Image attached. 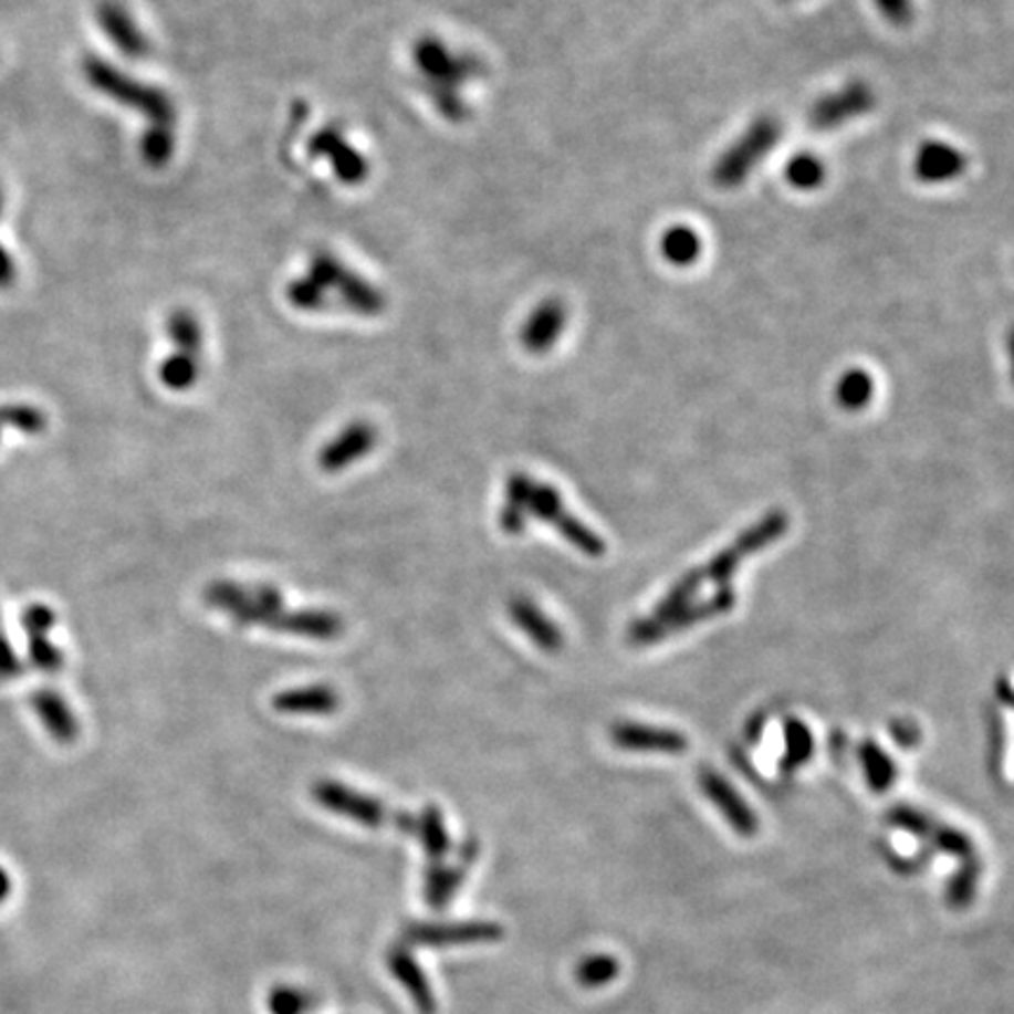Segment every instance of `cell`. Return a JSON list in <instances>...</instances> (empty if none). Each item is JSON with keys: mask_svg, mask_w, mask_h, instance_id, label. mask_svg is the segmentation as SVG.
<instances>
[{"mask_svg": "<svg viewBox=\"0 0 1014 1014\" xmlns=\"http://www.w3.org/2000/svg\"><path fill=\"white\" fill-rule=\"evenodd\" d=\"M782 139V123L775 116H759L740 137L725 148L712 167V181L719 188H738L754 169L771 156Z\"/></svg>", "mask_w": 1014, "mask_h": 1014, "instance_id": "cell-1", "label": "cell"}, {"mask_svg": "<svg viewBox=\"0 0 1014 1014\" xmlns=\"http://www.w3.org/2000/svg\"><path fill=\"white\" fill-rule=\"evenodd\" d=\"M238 627H265L273 633L309 637L315 641H334L346 633V620L341 614L324 608H303V610H263L252 604H242L231 614Z\"/></svg>", "mask_w": 1014, "mask_h": 1014, "instance_id": "cell-2", "label": "cell"}, {"mask_svg": "<svg viewBox=\"0 0 1014 1014\" xmlns=\"http://www.w3.org/2000/svg\"><path fill=\"white\" fill-rule=\"evenodd\" d=\"M83 71L87 83L104 92L106 97L144 111V116L153 121L150 132H167V125L171 121V106L158 90H150L142 83L129 81L123 71L106 64L104 60H97V56H87L83 62Z\"/></svg>", "mask_w": 1014, "mask_h": 1014, "instance_id": "cell-3", "label": "cell"}, {"mask_svg": "<svg viewBox=\"0 0 1014 1014\" xmlns=\"http://www.w3.org/2000/svg\"><path fill=\"white\" fill-rule=\"evenodd\" d=\"M735 589L733 587H721L717 595H712L710 599H704V602H691L688 606L679 608L677 614L672 616H667V618H637L629 623L627 627V644L629 646H635V648H646V646H654V644H660L665 641L667 637H672V635H679V633H686V629H691L704 620H712L717 616H723V614H729V610L735 608Z\"/></svg>", "mask_w": 1014, "mask_h": 1014, "instance_id": "cell-4", "label": "cell"}, {"mask_svg": "<svg viewBox=\"0 0 1014 1014\" xmlns=\"http://www.w3.org/2000/svg\"><path fill=\"white\" fill-rule=\"evenodd\" d=\"M787 529H790L787 512H782V510L769 512L761 522H756L748 531H742L740 539L725 550H721L704 568H698L702 581H710L712 585H725L735 576L744 560L773 545L777 539H782V535L787 533Z\"/></svg>", "mask_w": 1014, "mask_h": 1014, "instance_id": "cell-5", "label": "cell"}, {"mask_svg": "<svg viewBox=\"0 0 1014 1014\" xmlns=\"http://www.w3.org/2000/svg\"><path fill=\"white\" fill-rule=\"evenodd\" d=\"M529 514L535 516V520L550 522L573 547L587 554V557H604L606 554L604 539H599L595 531L587 529L578 516H573L566 510L560 491L552 484L533 480L529 493Z\"/></svg>", "mask_w": 1014, "mask_h": 1014, "instance_id": "cell-6", "label": "cell"}, {"mask_svg": "<svg viewBox=\"0 0 1014 1014\" xmlns=\"http://www.w3.org/2000/svg\"><path fill=\"white\" fill-rule=\"evenodd\" d=\"M311 796L320 803L324 811L359 822V825L367 829H380L383 825H397L399 813L388 811V806L383 801L369 794L355 792L343 782L317 780L313 782Z\"/></svg>", "mask_w": 1014, "mask_h": 1014, "instance_id": "cell-7", "label": "cell"}, {"mask_svg": "<svg viewBox=\"0 0 1014 1014\" xmlns=\"http://www.w3.org/2000/svg\"><path fill=\"white\" fill-rule=\"evenodd\" d=\"M874 106V87L865 81H850L829 94H822L808 111V123L817 132H829L867 116Z\"/></svg>", "mask_w": 1014, "mask_h": 1014, "instance_id": "cell-8", "label": "cell"}, {"mask_svg": "<svg viewBox=\"0 0 1014 1014\" xmlns=\"http://www.w3.org/2000/svg\"><path fill=\"white\" fill-rule=\"evenodd\" d=\"M608 740L614 748L635 754H683L688 750V738L679 731L662 729L639 721H616L608 729Z\"/></svg>", "mask_w": 1014, "mask_h": 1014, "instance_id": "cell-9", "label": "cell"}, {"mask_svg": "<svg viewBox=\"0 0 1014 1014\" xmlns=\"http://www.w3.org/2000/svg\"><path fill=\"white\" fill-rule=\"evenodd\" d=\"M376 445L378 430L367 420H355L348 428H343L330 445H324L317 456V466L322 472L338 474L355 461H362Z\"/></svg>", "mask_w": 1014, "mask_h": 1014, "instance_id": "cell-10", "label": "cell"}, {"mask_svg": "<svg viewBox=\"0 0 1014 1014\" xmlns=\"http://www.w3.org/2000/svg\"><path fill=\"white\" fill-rule=\"evenodd\" d=\"M968 169V156L947 142L928 139L916 148L913 175L923 184H949L961 179Z\"/></svg>", "mask_w": 1014, "mask_h": 1014, "instance_id": "cell-11", "label": "cell"}, {"mask_svg": "<svg viewBox=\"0 0 1014 1014\" xmlns=\"http://www.w3.org/2000/svg\"><path fill=\"white\" fill-rule=\"evenodd\" d=\"M512 623L545 654H560L564 648V633L545 610L526 595H512L508 602Z\"/></svg>", "mask_w": 1014, "mask_h": 1014, "instance_id": "cell-12", "label": "cell"}, {"mask_svg": "<svg viewBox=\"0 0 1014 1014\" xmlns=\"http://www.w3.org/2000/svg\"><path fill=\"white\" fill-rule=\"evenodd\" d=\"M700 787H702L704 796L714 803L717 811L725 819H729V825L740 836H754L759 832V819L752 813V808L742 801V796L719 773L704 769L700 773Z\"/></svg>", "mask_w": 1014, "mask_h": 1014, "instance_id": "cell-13", "label": "cell"}, {"mask_svg": "<svg viewBox=\"0 0 1014 1014\" xmlns=\"http://www.w3.org/2000/svg\"><path fill=\"white\" fill-rule=\"evenodd\" d=\"M271 704L275 712L290 717H330L341 707V696L330 683H311L275 693Z\"/></svg>", "mask_w": 1014, "mask_h": 1014, "instance_id": "cell-14", "label": "cell"}, {"mask_svg": "<svg viewBox=\"0 0 1014 1014\" xmlns=\"http://www.w3.org/2000/svg\"><path fill=\"white\" fill-rule=\"evenodd\" d=\"M97 12L102 29L111 38V43L118 45V50H123L129 56H142L146 52V41L142 31L132 22V17L118 0H102Z\"/></svg>", "mask_w": 1014, "mask_h": 1014, "instance_id": "cell-15", "label": "cell"}, {"mask_svg": "<svg viewBox=\"0 0 1014 1014\" xmlns=\"http://www.w3.org/2000/svg\"><path fill=\"white\" fill-rule=\"evenodd\" d=\"M533 477L524 472H512L505 482V503L501 508V529L508 535H522L531 520L529 514V493Z\"/></svg>", "mask_w": 1014, "mask_h": 1014, "instance_id": "cell-16", "label": "cell"}, {"mask_svg": "<svg viewBox=\"0 0 1014 1014\" xmlns=\"http://www.w3.org/2000/svg\"><path fill=\"white\" fill-rule=\"evenodd\" d=\"M834 395H836V405L840 409H846V411L865 409L874 397V378L867 369L853 367L840 374V378L836 380Z\"/></svg>", "mask_w": 1014, "mask_h": 1014, "instance_id": "cell-17", "label": "cell"}, {"mask_svg": "<svg viewBox=\"0 0 1014 1014\" xmlns=\"http://www.w3.org/2000/svg\"><path fill=\"white\" fill-rule=\"evenodd\" d=\"M702 254V238L688 226H675L662 236V257L679 268L693 265Z\"/></svg>", "mask_w": 1014, "mask_h": 1014, "instance_id": "cell-18", "label": "cell"}, {"mask_svg": "<svg viewBox=\"0 0 1014 1014\" xmlns=\"http://www.w3.org/2000/svg\"><path fill=\"white\" fill-rule=\"evenodd\" d=\"M859 761H863V769H865V777L869 782V787L876 794L888 792L890 784L897 777V769H895L892 759L881 748H878L876 742L867 740V742H863V748H859Z\"/></svg>", "mask_w": 1014, "mask_h": 1014, "instance_id": "cell-19", "label": "cell"}, {"mask_svg": "<svg viewBox=\"0 0 1014 1014\" xmlns=\"http://www.w3.org/2000/svg\"><path fill=\"white\" fill-rule=\"evenodd\" d=\"M813 756V733L801 719L784 723V756L780 761L782 771H796L798 765Z\"/></svg>", "mask_w": 1014, "mask_h": 1014, "instance_id": "cell-20", "label": "cell"}, {"mask_svg": "<svg viewBox=\"0 0 1014 1014\" xmlns=\"http://www.w3.org/2000/svg\"><path fill=\"white\" fill-rule=\"evenodd\" d=\"M416 836L420 838V844H424L428 857L435 859V863H439V859H442L451 848L442 813L437 811V806H426V811L418 815Z\"/></svg>", "mask_w": 1014, "mask_h": 1014, "instance_id": "cell-21", "label": "cell"}, {"mask_svg": "<svg viewBox=\"0 0 1014 1014\" xmlns=\"http://www.w3.org/2000/svg\"><path fill=\"white\" fill-rule=\"evenodd\" d=\"M784 179L796 190H815L827 179V167L815 153H798L784 167Z\"/></svg>", "mask_w": 1014, "mask_h": 1014, "instance_id": "cell-22", "label": "cell"}, {"mask_svg": "<svg viewBox=\"0 0 1014 1014\" xmlns=\"http://www.w3.org/2000/svg\"><path fill=\"white\" fill-rule=\"evenodd\" d=\"M160 378L165 386H169L171 390H186L190 388L196 383L198 378V359L194 353H179L175 357H169L163 369H160Z\"/></svg>", "mask_w": 1014, "mask_h": 1014, "instance_id": "cell-23", "label": "cell"}, {"mask_svg": "<svg viewBox=\"0 0 1014 1014\" xmlns=\"http://www.w3.org/2000/svg\"><path fill=\"white\" fill-rule=\"evenodd\" d=\"M876 10L884 14L888 24L905 29L913 22V0H874Z\"/></svg>", "mask_w": 1014, "mask_h": 1014, "instance_id": "cell-24", "label": "cell"}, {"mask_svg": "<svg viewBox=\"0 0 1014 1014\" xmlns=\"http://www.w3.org/2000/svg\"><path fill=\"white\" fill-rule=\"evenodd\" d=\"M616 972V963L610 961V959H595V961H587L583 968H581V982L585 984H602L606 980H610V974Z\"/></svg>", "mask_w": 1014, "mask_h": 1014, "instance_id": "cell-25", "label": "cell"}, {"mask_svg": "<svg viewBox=\"0 0 1014 1014\" xmlns=\"http://www.w3.org/2000/svg\"><path fill=\"white\" fill-rule=\"evenodd\" d=\"M14 278H17V271H14L12 257L3 250V244H0V290H8V286H12Z\"/></svg>", "mask_w": 1014, "mask_h": 1014, "instance_id": "cell-26", "label": "cell"}, {"mask_svg": "<svg viewBox=\"0 0 1014 1014\" xmlns=\"http://www.w3.org/2000/svg\"><path fill=\"white\" fill-rule=\"evenodd\" d=\"M1005 348H1007V362H1010V376H1012V386H1014V327L1007 332L1005 338Z\"/></svg>", "mask_w": 1014, "mask_h": 1014, "instance_id": "cell-27", "label": "cell"}, {"mask_svg": "<svg viewBox=\"0 0 1014 1014\" xmlns=\"http://www.w3.org/2000/svg\"><path fill=\"white\" fill-rule=\"evenodd\" d=\"M0 212H3V190H0Z\"/></svg>", "mask_w": 1014, "mask_h": 1014, "instance_id": "cell-28", "label": "cell"}]
</instances>
